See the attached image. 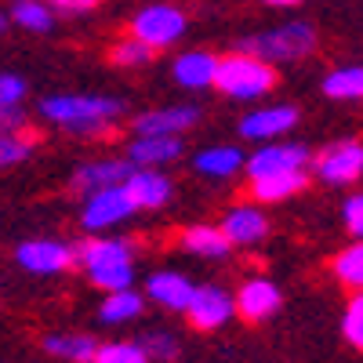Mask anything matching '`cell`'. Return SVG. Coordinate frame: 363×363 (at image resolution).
<instances>
[{"label": "cell", "instance_id": "1", "mask_svg": "<svg viewBox=\"0 0 363 363\" xmlns=\"http://www.w3.org/2000/svg\"><path fill=\"white\" fill-rule=\"evenodd\" d=\"M37 113L48 120L51 128L66 131L73 138L84 142H106L120 131L128 116V102L113 99V95H77V91H66V95H48L40 99Z\"/></svg>", "mask_w": 363, "mask_h": 363}, {"label": "cell", "instance_id": "2", "mask_svg": "<svg viewBox=\"0 0 363 363\" xmlns=\"http://www.w3.org/2000/svg\"><path fill=\"white\" fill-rule=\"evenodd\" d=\"M316 48H320V33L309 22H284V26L262 29V33L240 37L233 44V51L255 55V58H262V62H269V66L301 62V58H309Z\"/></svg>", "mask_w": 363, "mask_h": 363}, {"label": "cell", "instance_id": "3", "mask_svg": "<svg viewBox=\"0 0 363 363\" xmlns=\"http://www.w3.org/2000/svg\"><path fill=\"white\" fill-rule=\"evenodd\" d=\"M222 99H233V102H262L272 87H277V66L262 62L255 55H244V51H229V55H218V66H215V84Z\"/></svg>", "mask_w": 363, "mask_h": 363}, {"label": "cell", "instance_id": "4", "mask_svg": "<svg viewBox=\"0 0 363 363\" xmlns=\"http://www.w3.org/2000/svg\"><path fill=\"white\" fill-rule=\"evenodd\" d=\"M186 29H189V15L178 4H171V0H157V4L138 8L128 22V33L135 40H142L145 48H153V51L174 48L182 37H186Z\"/></svg>", "mask_w": 363, "mask_h": 363}, {"label": "cell", "instance_id": "5", "mask_svg": "<svg viewBox=\"0 0 363 363\" xmlns=\"http://www.w3.org/2000/svg\"><path fill=\"white\" fill-rule=\"evenodd\" d=\"M309 178H316L320 186H330V189H345L352 182H359L363 178V142L338 138V142L323 145L309 160Z\"/></svg>", "mask_w": 363, "mask_h": 363}, {"label": "cell", "instance_id": "6", "mask_svg": "<svg viewBox=\"0 0 363 363\" xmlns=\"http://www.w3.org/2000/svg\"><path fill=\"white\" fill-rule=\"evenodd\" d=\"M138 215L131 196L124 186H106V189H95L80 196V229L84 233H106V229H116Z\"/></svg>", "mask_w": 363, "mask_h": 363}, {"label": "cell", "instance_id": "7", "mask_svg": "<svg viewBox=\"0 0 363 363\" xmlns=\"http://www.w3.org/2000/svg\"><path fill=\"white\" fill-rule=\"evenodd\" d=\"M309 160H313V149L306 142L277 138V142H262L251 157H244V174L247 182H255V178L284 174V171H309Z\"/></svg>", "mask_w": 363, "mask_h": 363}, {"label": "cell", "instance_id": "8", "mask_svg": "<svg viewBox=\"0 0 363 363\" xmlns=\"http://www.w3.org/2000/svg\"><path fill=\"white\" fill-rule=\"evenodd\" d=\"M203 109L196 102H167L145 109L131 120V135H160V138H186L200 124Z\"/></svg>", "mask_w": 363, "mask_h": 363}, {"label": "cell", "instance_id": "9", "mask_svg": "<svg viewBox=\"0 0 363 363\" xmlns=\"http://www.w3.org/2000/svg\"><path fill=\"white\" fill-rule=\"evenodd\" d=\"M15 265L33 277H62L73 269V244L55 236H33L15 247Z\"/></svg>", "mask_w": 363, "mask_h": 363}, {"label": "cell", "instance_id": "10", "mask_svg": "<svg viewBox=\"0 0 363 363\" xmlns=\"http://www.w3.org/2000/svg\"><path fill=\"white\" fill-rule=\"evenodd\" d=\"M298 120H301L298 106L272 102V106H255V109H247L244 116H240L236 131H240V138H244V142H258V145H262V142H277V138L291 135V131L298 128Z\"/></svg>", "mask_w": 363, "mask_h": 363}, {"label": "cell", "instance_id": "11", "mask_svg": "<svg viewBox=\"0 0 363 363\" xmlns=\"http://www.w3.org/2000/svg\"><path fill=\"white\" fill-rule=\"evenodd\" d=\"M138 244L128 236H102L91 233L80 244H73V265L91 272V269H109V265H135Z\"/></svg>", "mask_w": 363, "mask_h": 363}, {"label": "cell", "instance_id": "12", "mask_svg": "<svg viewBox=\"0 0 363 363\" xmlns=\"http://www.w3.org/2000/svg\"><path fill=\"white\" fill-rule=\"evenodd\" d=\"M236 316V301L222 284H196L189 306H186V320L193 330H222L229 320Z\"/></svg>", "mask_w": 363, "mask_h": 363}, {"label": "cell", "instance_id": "13", "mask_svg": "<svg viewBox=\"0 0 363 363\" xmlns=\"http://www.w3.org/2000/svg\"><path fill=\"white\" fill-rule=\"evenodd\" d=\"M236 301V316L240 320H247V323H265L280 313L284 306V291L277 280H269V277H247L244 284L236 287L233 294Z\"/></svg>", "mask_w": 363, "mask_h": 363}, {"label": "cell", "instance_id": "14", "mask_svg": "<svg viewBox=\"0 0 363 363\" xmlns=\"http://www.w3.org/2000/svg\"><path fill=\"white\" fill-rule=\"evenodd\" d=\"M186 157V138H160V135H131L124 160L131 167H149V171H164Z\"/></svg>", "mask_w": 363, "mask_h": 363}, {"label": "cell", "instance_id": "15", "mask_svg": "<svg viewBox=\"0 0 363 363\" xmlns=\"http://www.w3.org/2000/svg\"><path fill=\"white\" fill-rule=\"evenodd\" d=\"M135 167L124 157H95V160H84V164L73 167L69 189L77 196H87V193H95V189H106V186H124V178Z\"/></svg>", "mask_w": 363, "mask_h": 363}, {"label": "cell", "instance_id": "16", "mask_svg": "<svg viewBox=\"0 0 363 363\" xmlns=\"http://www.w3.org/2000/svg\"><path fill=\"white\" fill-rule=\"evenodd\" d=\"M218 229L225 233V240L233 247H258L269 236V215L258 203H236L222 215Z\"/></svg>", "mask_w": 363, "mask_h": 363}, {"label": "cell", "instance_id": "17", "mask_svg": "<svg viewBox=\"0 0 363 363\" xmlns=\"http://www.w3.org/2000/svg\"><path fill=\"white\" fill-rule=\"evenodd\" d=\"M193 291H196V284L178 269H157L145 277V298L153 306H160L164 313H186Z\"/></svg>", "mask_w": 363, "mask_h": 363}, {"label": "cell", "instance_id": "18", "mask_svg": "<svg viewBox=\"0 0 363 363\" xmlns=\"http://www.w3.org/2000/svg\"><path fill=\"white\" fill-rule=\"evenodd\" d=\"M124 189H128L135 211H164L174 200V182L164 171H149V167H135L124 178Z\"/></svg>", "mask_w": 363, "mask_h": 363}, {"label": "cell", "instance_id": "19", "mask_svg": "<svg viewBox=\"0 0 363 363\" xmlns=\"http://www.w3.org/2000/svg\"><path fill=\"white\" fill-rule=\"evenodd\" d=\"M215 66H218V55L215 51H203V48H189V51H178L171 58V80L182 91H211L215 84Z\"/></svg>", "mask_w": 363, "mask_h": 363}, {"label": "cell", "instance_id": "20", "mask_svg": "<svg viewBox=\"0 0 363 363\" xmlns=\"http://www.w3.org/2000/svg\"><path fill=\"white\" fill-rule=\"evenodd\" d=\"M178 247L193 255V258H203V262H222L233 255V244L225 240V233L211 222H193L178 233Z\"/></svg>", "mask_w": 363, "mask_h": 363}, {"label": "cell", "instance_id": "21", "mask_svg": "<svg viewBox=\"0 0 363 363\" xmlns=\"http://www.w3.org/2000/svg\"><path fill=\"white\" fill-rule=\"evenodd\" d=\"M193 171L211 182H225L244 171V149L240 145H207L200 153H193Z\"/></svg>", "mask_w": 363, "mask_h": 363}, {"label": "cell", "instance_id": "22", "mask_svg": "<svg viewBox=\"0 0 363 363\" xmlns=\"http://www.w3.org/2000/svg\"><path fill=\"white\" fill-rule=\"evenodd\" d=\"M309 171H284V174H269V178H255L251 182V203H284L298 193H306L309 186Z\"/></svg>", "mask_w": 363, "mask_h": 363}, {"label": "cell", "instance_id": "23", "mask_svg": "<svg viewBox=\"0 0 363 363\" xmlns=\"http://www.w3.org/2000/svg\"><path fill=\"white\" fill-rule=\"evenodd\" d=\"M40 349L55 359H62V363H91L99 342L91 335H80V330H55V335L40 338Z\"/></svg>", "mask_w": 363, "mask_h": 363}, {"label": "cell", "instance_id": "24", "mask_svg": "<svg viewBox=\"0 0 363 363\" xmlns=\"http://www.w3.org/2000/svg\"><path fill=\"white\" fill-rule=\"evenodd\" d=\"M145 313V298L128 287V291H113V294H102L99 301V323L106 327H124V323H135L138 316Z\"/></svg>", "mask_w": 363, "mask_h": 363}, {"label": "cell", "instance_id": "25", "mask_svg": "<svg viewBox=\"0 0 363 363\" xmlns=\"http://www.w3.org/2000/svg\"><path fill=\"white\" fill-rule=\"evenodd\" d=\"M8 22L18 26V29H26V33L48 37L51 29H55V11L48 8V0H11Z\"/></svg>", "mask_w": 363, "mask_h": 363}, {"label": "cell", "instance_id": "26", "mask_svg": "<svg viewBox=\"0 0 363 363\" xmlns=\"http://www.w3.org/2000/svg\"><path fill=\"white\" fill-rule=\"evenodd\" d=\"M323 95L335 102H363V66H338L323 77Z\"/></svg>", "mask_w": 363, "mask_h": 363}, {"label": "cell", "instance_id": "27", "mask_svg": "<svg viewBox=\"0 0 363 363\" xmlns=\"http://www.w3.org/2000/svg\"><path fill=\"white\" fill-rule=\"evenodd\" d=\"M330 272H335V280L342 287L363 291V240H352V244H345L330 258Z\"/></svg>", "mask_w": 363, "mask_h": 363}, {"label": "cell", "instance_id": "28", "mask_svg": "<svg viewBox=\"0 0 363 363\" xmlns=\"http://www.w3.org/2000/svg\"><path fill=\"white\" fill-rule=\"evenodd\" d=\"M106 58H109L116 69H145V66H153L157 51L145 48L142 40H135V37L128 33V37H120V40L109 44V55H106Z\"/></svg>", "mask_w": 363, "mask_h": 363}, {"label": "cell", "instance_id": "29", "mask_svg": "<svg viewBox=\"0 0 363 363\" xmlns=\"http://www.w3.org/2000/svg\"><path fill=\"white\" fill-rule=\"evenodd\" d=\"M37 149H40V138L29 131V128L18 131V135H4V138H0V174L18 167V164H26L29 157L37 153Z\"/></svg>", "mask_w": 363, "mask_h": 363}, {"label": "cell", "instance_id": "30", "mask_svg": "<svg viewBox=\"0 0 363 363\" xmlns=\"http://www.w3.org/2000/svg\"><path fill=\"white\" fill-rule=\"evenodd\" d=\"M87 284L102 291V294H113V291H128L135 287V265H109V269H91L84 272Z\"/></svg>", "mask_w": 363, "mask_h": 363}, {"label": "cell", "instance_id": "31", "mask_svg": "<svg viewBox=\"0 0 363 363\" xmlns=\"http://www.w3.org/2000/svg\"><path fill=\"white\" fill-rule=\"evenodd\" d=\"M91 363H149V356L138 345V338L135 342H99Z\"/></svg>", "mask_w": 363, "mask_h": 363}, {"label": "cell", "instance_id": "32", "mask_svg": "<svg viewBox=\"0 0 363 363\" xmlns=\"http://www.w3.org/2000/svg\"><path fill=\"white\" fill-rule=\"evenodd\" d=\"M138 345L145 349L149 363H153V359H160V363H171V359L178 356V338L171 335V330H164V327L145 330V335L138 338Z\"/></svg>", "mask_w": 363, "mask_h": 363}, {"label": "cell", "instance_id": "33", "mask_svg": "<svg viewBox=\"0 0 363 363\" xmlns=\"http://www.w3.org/2000/svg\"><path fill=\"white\" fill-rule=\"evenodd\" d=\"M342 338L363 352V291H352V298L345 301L342 313Z\"/></svg>", "mask_w": 363, "mask_h": 363}, {"label": "cell", "instance_id": "34", "mask_svg": "<svg viewBox=\"0 0 363 363\" xmlns=\"http://www.w3.org/2000/svg\"><path fill=\"white\" fill-rule=\"evenodd\" d=\"M29 95V84L22 73H8L0 69V109H18Z\"/></svg>", "mask_w": 363, "mask_h": 363}, {"label": "cell", "instance_id": "35", "mask_svg": "<svg viewBox=\"0 0 363 363\" xmlns=\"http://www.w3.org/2000/svg\"><path fill=\"white\" fill-rule=\"evenodd\" d=\"M342 222L349 229L352 240H363V193H352L342 207Z\"/></svg>", "mask_w": 363, "mask_h": 363}, {"label": "cell", "instance_id": "36", "mask_svg": "<svg viewBox=\"0 0 363 363\" xmlns=\"http://www.w3.org/2000/svg\"><path fill=\"white\" fill-rule=\"evenodd\" d=\"M102 4V0H48V8L55 15H87V11H95Z\"/></svg>", "mask_w": 363, "mask_h": 363}, {"label": "cell", "instance_id": "37", "mask_svg": "<svg viewBox=\"0 0 363 363\" xmlns=\"http://www.w3.org/2000/svg\"><path fill=\"white\" fill-rule=\"evenodd\" d=\"M26 124H29V116H26L22 106H18V109H0V138L26 131Z\"/></svg>", "mask_w": 363, "mask_h": 363}, {"label": "cell", "instance_id": "38", "mask_svg": "<svg viewBox=\"0 0 363 363\" xmlns=\"http://www.w3.org/2000/svg\"><path fill=\"white\" fill-rule=\"evenodd\" d=\"M265 8H298V4H306V0H262Z\"/></svg>", "mask_w": 363, "mask_h": 363}, {"label": "cell", "instance_id": "39", "mask_svg": "<svg viewBox=\"0 0 363 363\" xmlns=\"http://www.w3.org/2000/svg\"><path fill=\"white\" fill-rule=\"evenodd\" d=\"M8 26H11V22H8V11H0V37L8 33Z\"/></svg>", "mask_w": 363, "mask_h": 363}, {"label": "cell", "instance_id": "40", "mask_svg": "<svg viewBox=\"0 0 363 363\" xmlns=\"http://www.w3.org/2000/svg\"><path fill=\"white\" fill-rule=\"evenodd\" d=\"M171 363H174V359H171Z\"/></svg>", "mask_w": 363, "mask_h": 363}]
</instances>
